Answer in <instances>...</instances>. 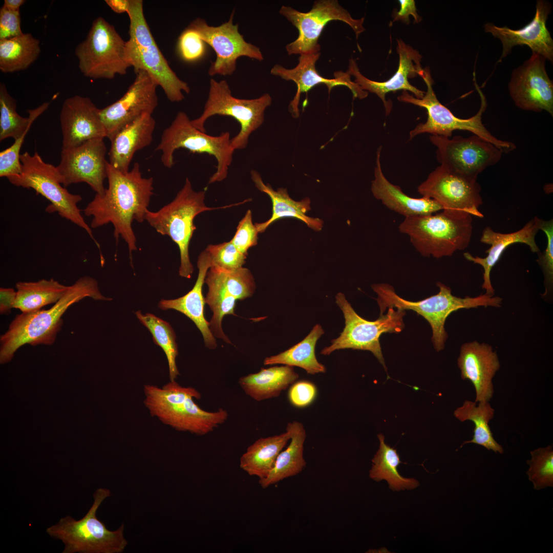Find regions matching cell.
<instances>
[{
	"mask_svg": "<svg viewBox=\"0 0 553 553\" xmlns=\"http://www.w3.org/2000/svg\"><path fill=\"white\" fill-rule=\"evenodd\" d=\"M105 2L115 13L127 12L130 5V0H105Z\"/></svg>",
	"mask_w": 553,
	"mask_h": 553,
	"instance_id": "obj_52",
	"label": "cell"
},
{
	"mask_svg": "<svg viewBox=\"0 0 553 553\" xmlns=\"http://www.w3.org/2000/svg\"><path fill=\"white\" fill-rule=\"evenodd\" d=\"M78 68L86 77L114 78L131 67L125 41L115 27L102 17L95 18L86 39L76 47Z\"/></svg>",
	"mask_w": 553,
	"mask_h": 553,
	"instance_id": "obj_12",
	"label": "cell"
},
{
	"mask_svg": "<svg viewBox=\"0 0 553 553\" xmlns=\"http://www.w3.org/2000/svg\"><path fill=\"white\" fill-rule=\"evenodd\" d=\"M40 42L31 33L0 40V70L13 73L27 69L38 57Z\"/></svg>",
	"mask_w": 553,
	"mask_h": 553,
	"instance_id": "obj_40",
	"label": "cell"
},
{
	"mask_svg": "<svg viewBox=\"0 0 553 553\" xmlns=\"http://www.w3.org/2000/svg\"><path fill=\"white\" fill-rule=\"evenodd\" d=\"M234 13L233 10L229 20L219 26H209L204 19L198 18L187 27L196 31L216 53V60L208 71L210 76L231 75L236 70L237 59L241 56L260 61L264 59L260 48L246 42L239 31L238 24H233Z\"/></svg>",
	"mask_w": 553,
	"mask_h": 553,
	"instance_id": "obj_17",
	"label": "cell"
},
{
	"mask_svg": "<svg viewBox=\"0 0 553 553\" xmlns=\"http://www.w3.org/2000/svg\"><path fill=\"white\" fill-rule=\"evenodd\" d=\"M400 8L398 11L394 14L393 21L401 20L403 23L409 24V16L412 15L415 23H419L421 17L417 13L415 2L414 0L399 1Z\"/></svg>",
	"mask_w": 553,
	"mask_h": 553,
	"instance_id": "obj_50",
	"label": "cell"
},
{
	"mask_svg": "<svg viewBox=\"0 0 553 553\" xmlns=\"http://www.w3.org/2000/svg\"><path fill=\"white\" fill-rule=\"evenodd\" d=\"M87 297L111 300L102 295L94 279L85 276L69 286L65 295L51 308L17 315L1 336V363L10 361L17 350L25 344L52 345L61 328L62 315L70 306Z\"/></svg>",
	"mask_w": 553,
	"mask_h": 553,
	"instance_id": "obj_2",
	"label": "cell"
},
{
	"mask_svg": "<svg viewBox=\"0 0 553 553\" xmlns=\"http://www.w3.org/2000/svg\"><path fill=\"white\" fill-rule=\"evenodd\" d=\"M16 291L12 288H0V312L1 314L9 313L14 308Z\"/></svg>",
	"mask_w": 553,
	"mask_h": 553,
	"instance_id": "obj_51",
	"label": "cell"
},
{
	"mask_svg": "<svg viewBox=\"0 0 553 553\" xmlns=\"http://www.w3.org/2000/svg\"><path fill=\"white\" fill-rule=\"evenodd\" d=\"M259 231L252 221V214L248 209L237 227L235 234L230 241L237 249L247 255L248 250L258 244Z\"/></svg>",
	"mask_w": 553,
	"mask_h": 553,
	"instance_id": "obj_46",
	"label": "cell"
},
{
	"mask_svg": "<svg viewBox=\"0 0 553 553\" xmlns=\"http://www.w3.org/2000/svg\"><path fill=\"white\" fill-rule=\"evenodd\" d=\"M299 378L293 367L275 366L261 368L257 373L240 378L238 383L244 393L257 401L279 396Z\"/></svg>",
	"mask_w": 553,
	"mask_h": 553,
	"instance_id": "obj_33",
	"label": "cell"
},
{
	"mask_svg": "<svg viewBox=\"0 0 553 553\" xmlns=\"http://www.w3.org/2000/svg\"><path fill=\"white\" fill-rule=\"evenodd\" d=\"M540 230H543L546 236L547 246L542 253H537L538 258L537 262L542 268L544 276V283L546 292L552 286L553 283V221L552 219L543 220Z\"/></svg>",
	"mask_w": 553,
	"mask_h": 553,
	"instance_id": "obj_47",
	"label": "cell"
},
{
	"mask_svg": "<svg viewBox=\"0 0 553 553\" xmlns=\"http://www.w3.org/2000/svg\"><path fill=\"white\" fill-rule=\"evenodd\" d=\"M320 56V52L300 55L299 62L294 68L287 69L276 64L270 70L271 74L285 80L293 81L296 84V93L289 105V110L294 117L299 115V103L301 94L308 92L318 84H325L329 93L335 87L344 86L351 90L354 97L363 99L368 96V92L363 90L357 83L352 81L351 75L347 72H335L334 78H326L320 75L315 66Z\"/></svg>",
	"mask_w": 553,
	"mask_h": 553,
	"instance_id": "obj_23",
	"label": "cell"
},
{
	"mask_svg": "<svg viewBox=\"0 0 553 553\" xmlns=\"http://www.w3.org/2000/svg\"><path fill=\"white\" fill-rule=\"evenodd\" d=\"M399 231L407 235L416 250L439 259L466 248L473 233L472 216L463 211L441 212L406 217Z\"/></svg>",
	"mask_w": 553,
	"mask_h": 553,
	"instance_id": "obj_4",
	"label": "cell"
},
{
	"mask_svg": "<svg viewBox=\"0 0 553 553\" xmlns=\"http://www.w3.org/2000/svg\"><path fill=\"white\" fill-rule=\"evenodd\" d=\"M206 190L195 191L188 178L174 199L155 212L149 210L145 220L157 232L168 236L178 246L180 256L179 275L190 279L194 271L189 256V246L196 227L195 218L200 213L218 208H224L246 202L226 205L221 207H209L204 202Z\"/></svg>",
	"mask_w": 553,
	"mask_h": 553,
	"instance_id": "obj_7",
	"label": "cell"
},
{
	"mask_svg": "<svg viewBox=\"0 0 553 553\" xmlns=\"http://www.w3.org/2000/svg\"><path fill=\"white\" fill-rule=\"evenodd\" d=\"M441 165L462 175L477 179L487 167L498 163L503 153L496 146L477 135L452 138L431 135Z\"/></svg>",
	"mask_w": 553,
	"mask_h": 553,
	"instance_id": "obj_19",
	"label": "cell"
},
{
	"mask_svg": "<svg viewBox=\"0 0 553 553\" xmlns=\"http://www.w3.org/2000/svg\"><path fill=\"white\" fill-rule=\"evenodd\" d=\"M15 287L16 294L14 308L26 313L55 304L65 295L69 286L51 279H41L37 282H18L16 283Z\"/></svg>",
	"mask_w": 553,
	"mask_h": 553,
	"instance_id": "obj_37",
	"label": "cell"
},
{
	"mask_svg": "<svg viewBox=\"0 0 553 553\" xmlns=\"http://www.w3.org/2000/svg\"><path fill=\"white\" fill-rule=\"evenodd\" d=\"M545 58L533 53L512 74L508 84L516 105L527 111H545L553 115V83L546 71Z\"/></svg>",
	"mask_w": 553,
	"mask_h": 553,
	"instance_id": "obj_22",
	"label": "cell"
},
{
	"mask_svg": "<svg viewBox=\"0 0 553 553\" xmlns=\"http://www.w3.org/2000/svg\"><path fill=\"white\" fill-rule=\"evenodd\" d=\"M180 148H184L192 153H206L215 157L217 161L216 172L210 177L208 183L224 180L233 160L235 150L231 145L230 134L228 132L213 136L196 129L188 115L179 112L171 125L162 132L159 144L155 150L161 152V161L167 168L174 164V153Z\"/></svg>",
	"mask_w": 553,
	"mask_h": 553,
	"instance_id": "obj_11",
	"label": "cell"
},
{
	"mask_svg": "<svg viewBox=\"0 0 553 553\" xmlns=\"http://www.w3.org/2000/svg\"><path fill=\"white\" fill-rule=\"evenodd\" d=\"M127 13L130 26L126 50L131 67L134 71L146 72L170 101H181L184 99L183 92L188 94L190 88L171 69L158 47L144 15L143 1L130 0Z\"/></svg>",
	"mask_w": 553,
	"mask_h": 553,
	"instance_id": "obj_6",
	"label": "cell"
},
{
	"mask_svg": "<svg viewBox=\"0 0 553 553\" xmlns=\"http://www.w3.org/2000/svg\"><path fill=\"white\" fill-rule=\"evenodd\" d=\"M44 102L34 109L28 110V118L20 116L16 112V101L9 94L5 85L0 84V141L8 138L14 140L29 130L32 123L49 107Z\"/></svg>",
	"mask_w": 553,
	"mask_h": 553,
	"instance_id": "obj_41",
	"label": "cell"
},
{
	"mask_svg": "<svg viewBox=\"0 0 553 553\" xmlns=\"http://www.w3.org/2000/svg\"><path fill=\"white\" fill-rule=\"evenodd\" d=\"M291 438V433L260 438L249 445L241 456L240 466L250 476L262 480L273 469L277 457Z\"/></svg>",
	"mask_w": 553,
	"mask_h": 553,
	"instance_id": "obj_35",
	"label": "cell"
},
{
	"mask_svg": "<svg viewBox=\"0 0 553 553\" xmlns=\"http://www.w3.org/2000/svg\"><path fill=\"white\" fill-rule=\"evenodd\" d=\"M107 179L108 187L104 193L96 194L83 210L86 216L93 217L90 224L92 228L111 223L116 242L121 237L131 255L137 249L132 222L135 220L142 223L145 220L154 194L153 179L142 177L138 162L131 170L121 172L109 162Z\"/></svg>",
	"mask_w": 553,
	"mask_h": 553,
	"instance_id": "obj_1",
	"label": "cell"
},
{
	"mask_svg": "<svg viewBox=\"0 0 553 553\" xmlns=\"http://www.w3.org/2000/svg\"><path fill=\"white\" fill-rule=\"evenodd\" d=\"M111 496L109 489L99 488L94 494V501L86 515L79 520L67 516L48 527L51 537L65 544L62 553H120L127 545L124 537V524L111 531L96 517L102 501Z\"/></svg>",
	"mask_w": 553,
	"mask_h": 553,
	"instance_id": "obj_9",
	"label": "cell"
},
{
	"mask_svg": "<svg viewBox=\"0 0 553 553\" xmlns=\"http://www.w3.org/2000/svg\"><path fill=\"white\" fill-rule=\"evenodd\" d=\"M397 51L399 61L398 69L389 79L382 82L371 80L364 76L359 71L356 60H349L347 72L355 77L354 82L363 90L376 94L382 101L387 114L391 109V105L386 99V95L390 92L398 90L409 91L417 98H422L425 92L411 85L408 77L413 78L419 75L422 70L420 65L421 56L411 47L406 45L401 39H397Z\"/></svg>",
	"mask_w": 553,
	"mask_h": 553,
	"instance_id": "obj_25",
	"label": "cell"
},
{
	"mask_svg": "<svg viewBox=\"0 0 553 553\" xmlns=\"http://www.w3.org/2000/svg\"><path fill=\"white\" fill-rule=\"evenodd\" d=\"M478 403L477 405L476 402L466 400L454 412L455 417L460 421L470 420L475 425L472 439L464 441L460 448L467 443H475L495 453L503 454V449L494 439L488 425L494 416L495 410L489 402Z\"/></svg>",
	"mask_w": 553,
	"mask_h": 553,
	"instance_id": "obj_38",
	"label": "cell"
},
{
	"mask_svg": "<svg viewBox=\"0 0 553 553\" xmlns=\"http://www.w3.org/2000/svg\"><path fill=\"white\" fill-rule=\"evenodd\" d=\"M23 34L20 28L19 11H11L1 7L0 9V40L15 37Z\"/></svg>",
	"mask_w": 553,
	"mask_h": 553,
	"instance_id": "obj_49",
	"label": "cell"
},
{
	"mask_svg": "<svg viewBox=\"0 0 553 553\" xmlns=\"http://www.w3.org/2000/svg\"><path fill=\"white\" fill-rule=\"evenodd\" d=\"M317 389L312 382L300 380L290 386L288 397L290 403L297 408H304L310 405L315 399Z\"/></svg>",
	"mask_w": 553,
	"mask_h": 553,
	"instance_id": "obj_48",
	"label": "cell"
},
{
	"mask_svg": "<svg viewBox=\"0 0 553 553\" xmlns=\"http://www.w3.org/2000/svg\"><path fill=\"white\" fill-rule=\"evenodd\" d=\"M377 437L379 447L372 460V466L369 471V477L379 482L386 480L390 490L400 491L413 490L419 486V482L413 478H405L398 472L397 467L402 463L397 450L385 442V437L379 434Z\"/></svg>",
	"mask_w": 553,
	"mask_h": 553,
	"instance_id": "obj_39",
	"label": "cell"
},
{
	"mask_svg": "<svg viewBox=\"0 0 553 553\" xmlns=\"http://www.w3.org/2000/svg\"><path fill=\"white\" fill-rule=\"evenodd\" d=\"M103 138L89 140L77 146L62 148L61 159L56 166L64 187L84 182L96 194L102 195L107 178V147Z\"/></svg>",
	"mask_w": 553,
	"mask_h": 553,
	"instance_id": "obj_20",
	"label": "cell"
},
{
	"mask_svg": "<svg viewBox=\"0 0 553 553\" xmlns=\"http://www.w3.org/2000/svg\"><path fill=\"white\" fill-rule=\"evenodd\" d=\"M381 147L377 151L374 179L371 191L375 198L389 209L405 218L435 213L442 210L436 201L425 197L412 198L405 194L399 186L388 181L382 171L380 157Z\"/></svg>",
	"mask_w": 553,
	"mask_h": 553,
	"instance_id": "obj_31",
	"label": "cell"
},
{
	"mask_svg": "<svg viewBox=\"0 0 553 553\" xmlns=\"http://www.w3.org/2000/svg\"><path fill=\"white\" fill-rule=\"evenodd\" d=\"M135 314L151 333L155 344L163 350L168 362L170 380H175L180 373L176 365L178 355L176 336L173 328L168 323L153 314H143L138 311Z\"/></svg>",
	"mask_w": 553,
	"mask_h": 553,
	"instance_id": "obj_42",
	"label": "cell"
},
{
	"mask_svg": "<svg viewBox=\"0 0 553 553\" xmlns=\"http://www.w3.org/2000/svg\"><path fill=\"white\" fill-rule=\"evenodd\" d=\"M419 76L423 79L427 87V92L423 97L420 99L417 98L407 91H403L402 94L397 97L400 101L423 108L427 111V121L424 123L418 124L410 131V140L418 135L424 133L451 137L454 131L463 130L470 132L492 143L503 153H508L516 148L514 143L501 140L493 136L483 124L482 116L486 109L487 101L475 78L474 84L481 99L480 107L474 116L469 118L462 119L455 116L438 100L432 88L433 80L429 69H422Z\"/></svg>",
	"mask_w": 553,
	"mask_h": 553,
	"instance_id": "obj_8",
	"label": "cell"
},
{
	"mask_svg": "<svg viewBox=\"0 0 553 553\" xmlns=\"http://www.w3.org/2000/svg\"><path fill=\"white\" fill-rule=\"evenodd\" d=\"M144 404L151 416L176 430L204 435L223 424L228 417L222 408L209 412L201 409L194 401L201 393L192 387H183L176 380L161 387L146 385L143 387Z\"/></svg>",
	"mask_w": 553,
	"mask_h": 553,
	"instance_id": "obj_3",
	"label": "cell"
},
{
	"mask_svg": "<svg viewBox=\"0 0 553 553\" xmlns=\"http://www.w3.org/2000/svg\"><path fill=\"white\" fill-rule=\"evenodd\" d=\"M250 175L256 188L266 194L272 202V213L271 218L264 222L254 224L259 233L264 232L271 224L278 220L288 217L300 220L315 231L321 230L324 223L322 220L305 215L311 210L310 200L308 198L296 201L289 197L286 188L281 187L274 190L270 184H265L257 171L251 170Z\"/></svg>",
	"mask_w": 553,
	"mask_h": 553,
	"instance_id": "obj_32",
	"label": "cell"
},
{
	"mask_svg": "<svg viewBox=\"0 0 553 553\" xmlns=\"http://www.w3.org/2000/svg\"><path fill=\"white\" fill-rule=\"evenodd\" d=\"M477 179L440 165L418 186L417 191L422 197L437 202L442 210L483 218L479 210L483 204L481 188Z\"/></svg>",
	"mask_w": 553,
	"mask_h": 553,
	"instance_id": "obj_18",
	"label": "cell"
},
{
	"mask_svg": "<svg viewBox=\"0 0 553 553\" xmlns=\"http://www.w3.org/2000/svg\"><path fill=\"white\" fill-rule=\"evenodd\" d=\"M24 0H5L2 7L11 11H19L20 6L25 3Z\"/></svg>",
	"mask_w": 553,
	"mask_h": 553,
	"instance_id": "obj_53",
	"label": "cell"
},
{
	"mask_svg": "<svg viewBox=\"0 0 553 553\" xmlns=\"http://www.w3.org/2000/svg\"><path fill=\"white\" fill-rule=\"evenodd\" d=\"M211 266L210 254L205 249L198 257V275L193 288L184 295L173 300H161L158 307L163 310L174 309L190 318L201 332L205 346L209 349L217 347V343L205 318V298L202 288L208 270Z\"/></svg>",
	"mask_w": 553,
	"mask_h": 553,
	"instance_id": "obj_29",
	"label": "cell"
},
{
	"mask_svg": "<svg viewBox=\"0 0 553 553\" xmlns=\"http://www.w3.org/2000/svg\"><path fill=\"white\" fill-rule=\"evenodd\" d=\"M457 364L461 378L469 380L474 386L475 402H489L494 392L492 380L500 367L492 346L477 341L463 344Z\"/></svg>",
	"mask_w": 553,
	"mask_h": 553,
	"instance_id": "obj_27",
	"label": "cell"
},
{
	"mask_svg": "<svg viewBox=\"0 0 553 553\" xmlns=\"http://www.w3.org/2000/svg\"><path fill=\"white\" fill-rule=\"evenodd\" d=\"M542 220L535 217L519 230L507 233L494 231L490 226L483 230L480 242L490 245L485 251L487 254L484 258L473 257L470 253L465 252L464 257L469 261L477 264L483 268V283L482 288L486 290L485 294L494 296V289L492 286L490 274L492 268L498 262L504 250L510 245L521 243L526 244L533 252L538 253L540 249L535 241V237L540 230Z\"/></svg>",
	"mask_w": 553,
	"mask_h": 553,
	"instance_id": "obj_28",
	"label": "cell"
},
{
	"mask_svg": "<svg viewBox=\"0 0 553 553\" xmlns=\"http://www.w3.org/2000/svg\"><path fill=\"white\" fill-rule=\"evenodd\" d=\"M280 14L284 16L298 30L296 39L286 46L288 55L319 53L318 39L326 25L332 20L342 21L354 31L356 38L365 30L364 18L354 19L337 0L315 1L311 9L302 12L289 6H282Z\"/></svg>",
	"mask_w": 553,
	"mask_h": 553,
	"instance_id": "obj_15",
	"label": "cell"
},
{
	"mask_svg": "<svg viewBox=\"0 0 553 553\" xmlns=\"http://www.w3.org/2000/svg\"><path fill=\"white\" fill-rule=\"evenodd\" d=\"M205 283L208 286L205 303L212 312L210 329L215 337L231 344L223 331L222 321L226 315H236L235 308L237 300L253 295L256 289L253 276L244 267L228 271L211 266L206 273Z\"/></svg>",
	"mask_w": 553,
	"mask_h": 553,
	"instance_id": "obj_16",
	"label": "cell"
},
{
	"mask_svg": "<svg viewBox=\"0 0 553 553\" xmlns=\"http://www.w3.org/2000/svg\"><path fill=\"white\" fill-rule=\"evenodd\" d=\"M439 292L434 295L417 302L406 300L398 296L394 288L386 283L375 284L372 286L377 294L376 299L382 314L387 308L400 310H411L423 316L430 324L432 330V342L438 352L444 348L448 338L444 325L447 317L453 312L460 309H470L479 306L500 307L502 299L498 296L480 294L476 297L461 298L452 294L450 287L441 282H437Z\"/></svg>",
	"mask_w": 553,
	"mask_h": 553,
	"instance_id": "obj_5",
	"label": "cell"
},
{
	"mask_svg": "<svg viewBox=\"0 0 553 553\" xmlns=\"http://www.w3.org/2000/svg\"><path fill=\"white\" fill-rule=\"evenodd\" d=\"M336 303L342 310L345 326L338 337L331 341V344L324 348L321 354L328 355L335 350L344 349L371 351L387 370L381 351L379 338L385 333L400 332L405 327L403 317L405 310L389 308L386 314H381L378 319L369 321L358 315L345 295L338 293Z\"/></svg>",
	"mask_w": 553,
	"mask_h": 553,
	"instance_id": "obj_14",
	"label": "cell"
},
{
	"mask_svg": "<svg viewBox=\"0 0 553 553\" xmlns=\"http://www.w3.org/2000/svg\"><path fill=\"white\" fill-rule=\"evenodd\" d=\"M531 458L527 461L529 465L526 474L534 484V489L540 490L553 486L552 445L539 448L530 452Z\"/></svg>",
	"mask_w": 553,
	"mask_h": 553,
	"instance_id": "obj_43",
	"label": "cell"
},
{
	"mask_svg": "<svg viewBox=\"0 0 553 553\" xmlns=\"http://www.w3.org/2000/svg\"><path fill=\"white\" fill-rule=\"evenodd\" d=\"M99 109L87 97L75 95L64 101L59 115L62 148L77 146L92 139L107 137Z\"/></svg>",
	"mask_w": 553,
	"mask_h": 553,
	"instance_id": "obj_26",
	"label": "cell"
},
{
	"mask_svg": "<svg viewBox=\"0 0 553 553\" xmlns=\"http://www.w3.org/2000/svg\"><path fill=\"white\" fill-rule=\"evenodd\" d=\"M324 333L321 325H315L301 342L277 355L266 357L264 365L298 367L312 375L325 373L326 368L317 360L315 352L316 342Z\"/></svg>",
	"mask_w": 553,
	"mask_h": 553,
	"instance_id": "obj_36",
	"label": "cell"
},
{
	"mask_svg": "<svg viewBox=\"0 0 553 553\" xmlns=\"http://www.w3.org/2000/svg\"><path fill=\"white\" fill-rule=\"evenodd\" d=\"M211 257V266L232 271L243 267L246 255L240 251L230 242L209 245L206 248Z\"/></svg>",
	"mask_w": 553,
	"mask_h": 553,
	"instance_id": "obj_44",
	"label": "cell"
},
{
	"mask_svg": "<svg viewBox=\"0 0 553 553\" xmlns=\"http://www.w3.org/2000/svg\"><path fill=\"white\" fill-rule=\"evenodd\" d=\"M155 126L152 114H144L119 130L110 139L109 163L121 172L129 171L135 154L152 143Z\"/></svg>",
	"mask_w": 553,
	"mask_h": 553,
	"instance_id": "obj_30",
	"label": "cell"
},
{
	"mask_svg": "<svg viewBox=\"0 0 553 553\" xmlns=\"http://www.w3.org/2000/svg\"><path fill=\"white\" fill-rule=\"evenodd\" d=\"M286 429L291 433V441L287 448L278 455L274 466L269 475L259 480L263 488L298 475L306 465L304 457L306 432L303 424L294 421L288 423Z\"/></svg>",
	"mask_w": 553,
	"mask_h": 553,
	"instance_id": "obj_34",
	"label": "cell"
},
{
	"mask_svg": "<svg viewBox=\"0 0 553 553\" xmlns=\"http://www.w3.org/2000/svg\"><path fill=\"white\" fill-rule=\"evenodd\" d=\"M20 160L22 172L8 178L9 182L16 186L32 188L44 197L50 202L46 211L57 212L61 217L84 229L100 249L99 244L77 206L82 197L70 193L61 186L62 179L57 167L45 162L36 152L33 155L25 152L20 155Z\"/></svg>",
	"mask_w": 553,
	"mask_h": 553,
	"instance_id": "obj_10",
	"label": "cell"
},
{
	"mask_svg": "<svg viewBox=\"0 0 553 553\" xmlns=\"http://www.w3.org/2000/svg\"><path fill=\"white\" fill-rule=\"evenodd\" d=\"M269 94H264L254 99H239L231 95L227 82L216 81L211 78L207 99L204 110L198 118L191 120L198 130L206 133L204 127L207 119L215 115L228 116L240 124V130L231 139V145L235 150L245 148L250 135L263 124L264 112L271 104Z\"/></svg>",
	"mask_w": 553,
	"mask_h": 553,
	"instance_id": "obj_13",
	"label": "cell"
},
{
	"mask_svg": "<svg viewBox=\"0 0 553 553\" xmlns=\"http://www.w3.org/2000/svg\"><path fill=\"white\" fill-rule=\"evenodd\" d=\"M177 49L183 60L195 61L204 56L205 42L196 31L187 28L179 37Z\"/></svg>",
	"mask_w": 553,
	"mask_h": 553,
	"instance_id": "obj_45",
	"label": "cell"
},
{
	"mask_svg": "<svg viewBox=\"0 0 553 553\" xmlns=\"http://www.w3.org/2000/svg\"><path fill=\"white\" fill-rule=\"evenodd\" d=\"M135 72V79L125 93L116 102L99 109V116L109 140L121 128L141 115L152 114L158 105L157 83L143 70Z\"/></svg>",
	"mask_w": 553,
	"mask_h": 553,
	"instance_id": "obj_21",
	"label": "cell"
},
{
	"mask_svg": "<svg viewBox=\"0 0 553 553\" xmlns=\"http://www.w3.org/2000/svg\"><path fill=\"white\" fill-rule=\"evenodd\" d=\"M551 8L548 2L538 1L533 19L518 30H513L507 26L497 27L490 23L484 25L485 32L499 38L502 44L503 50L499 62L510 53L514 46L526 45L533 53H537L552 62L553 40L546 25Z\"/></svg>",
	"mask_w": 553,
	"mask_h": 553,
	"instance_id": "obj_24",
	"label": "cell"
}]
</instances>
